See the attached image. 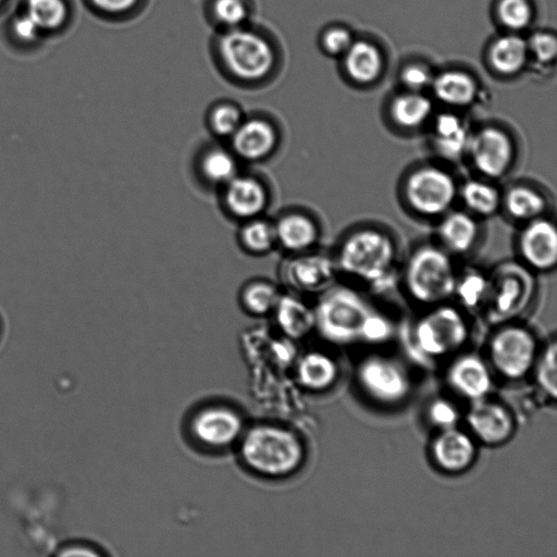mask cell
<instances>
[{
	"label": "cell",
	"mask_w": 557,
	"mask_h": 557,
	"mask_svg": "<svg viewBox=\"0 0 557 557\" xmlns=\"http://www.w3.org/2000/svg\"><path fill=\"white\" fill-rule=\"evenodd\" d=\"M99 13L111 18H129L137 14L146 0H88Z\"/></svg>",
	"instance_id": "39"
},
{
	"label": "cell",
	"mask_w": 557,
	"mask_h": 557,
	"mask_svg": "<svg viewBox=\"0 0 557 557\" xmlns=\"http://www.w3.org/2000/svg\"><path fill=\"white\" fill-rule=\"evenodd\" d=\"M488 356L500 376L510 381L520 380L534 368L537 357L535 337L523 326L506 325L492 336Z\"/></svg>",
	"instance_id": "7"
},
{
	"label": "cell",
	"mask_w": 557,
	"mask_h": 557,
	"mask_svg": "<svg viewBox=\"0 0 557 557\" xmlns=\"http://www.w3.org/2000/svg\"><path fill=\"white\" fill-rule=\"evenodd\" d=\"M535 380L541 391L555 399L557 396V345L550 342L536 357Z\"/></svg>",
	"instance_id": "37"
},
{
	"label": "cell",
	"mask_w": 557,
	"mask_h": 557,
	"mask_svg": "<svg viewBox=\"0 0 557 557\" xmlns=\"http://www.w3.org/2000/svg\"><path fill=\"white\" fill-rule=\"evenodd\" d=\"M529 281L513 269L502 270L494 285H490L487 295L491 318L498 321L518 313L527 302Z\"/></svg>",
	"instance_id": "15"
},
{
	"label": "cell",
	"mask_w": 557,
	"mask_h": 557,
	"mask_svg": "<svg viewBox=\"0 0 557 557\" xmlns=\"http://www.w3.org/2000/svg\"><path fill=\"white\" fill-rule=\"evenodd\" d=\"M426 416L430 422L440 430L456 426L458 421L457 408L447 399H434L428 410Z\"/></svg>",
	"instance_id": "41"
},
{
	"label": "cell",
	"mask_w": 557,
	"mask_h": 557,
	"mask_svg": "<svg viewBox=\"0 0 557 557\" xmlns=\"http://www.w3.org/2000/svg\"><path fill=\"white\" fill-rule=\"evenodd\" d=\"M466 422L471 434L488 446L506 443L515 431L511 412L503 404L485 397L473 401Z\"/></svg>",
	"instance_id": "11"
},
{
	"label": "cell",
	"mask_w": 557,
	"mask_h": 557,
	"mask_svg": "<svg viewBox=\"0 0 557 557\" xmlns=\"http://www.w3.org/2000/svg\"><path fill=\"white\" fill-rule=\"evenodd\" d=\"M244 247L255 253L269 251L276 243L274 225L259 219H250L240 231Z\"/></svg>",
	"instance_id": "35"
},
{
	"label": "cell",
	"mask_w": 557,
	"mask_h": 557,
	"mask_svg": "<svg viewBox=\"0 0 557 557\" xmlns=\"http://www.w3.org/2000/svg\"><path fill=\"white\" fill-rule=\"evenodd\" d=\"M523 260L533 269L550 270L557 262V231L555 224L542 218L529 221L519 237Z\"/></svg>",
	"instance_id": "13"
},
{
	"label": "cell",
	"mask_w": 557,
	"mask_h": 557,
	"mask_svg": "<svg viewBox=\"0 0 557 557\" xmlns=\"http://www.w3.org/2000/svg\"><path fill=\"white\" fill-rule=\"evenodd\" d=\"M278 327L290 338H301L314 329V311L301 299L280 296L273 310Z\"/></svg>",
	"instance_id": "21"
},
{
	"label": "cell",
	"mask_w": 557,
	"mask_h": 557,
	"mask_svg": "<svg viewBox=\"0 0 557 557\" xmlns=\"http://www.w3.org/2000/svg\"><path fill=\"white\" fill-rule=\"evenodd\" d=\"M224 186V203L234 216L250 220L264 210L268 195L258 180L236 175Z\"/></svg>",
	"instance_id": "19"
},
{
	"label": "cell",
	"mask_w": 557,
	"mask_h": 557,
	"mask_svg": "<svg viewBox=\"0 0 557 557\" xmlns=\"http://www.w3.org/2000/svg\"><path fill=\"white\" fill-rule=\"evenodd\" d=\"M498 13L505 25L515 29L524 27L531 18V9L527 0H502Z\"/></svg>",
	"instance_id": "40"
},
{
	"label": "cell",
	"mask_w": 557,
	"mask_h": 557,
	"mask_svg": "<svg viewBox=\"0 0 557 557\" xmlns=\"http://www.w3.org/2000/svg\"><path fill=\"white\" fill-rule=\"evenodd\" d=\"M432 111L431 101L419 94H405L395 98L391 107L394 122L404 128L423 124Z\"/></svg>",
	"instance_id": "29"
},
{
	"label": "cell",
	"mask_w": 557,
	"mask_h": 557,
	"mask_svg": "<svg viewBox=\"0 0 557 557\" xmlns=\"http://www.w3.org/2000/svg\"><path fill=\"white\" fill-rule=\"evenodd\" d=\"M286 282L305 293L329 289L335 276L334 263L320 255L299 256L290 260L284 270Z\"/></svg>",
	"instance_id": "16"
},
{
	"label": "cell",
	"mask_w": 557,
	"mask_h": 557,
	"mask_svg": "<svg viewBox=\"0 0 557 557\" xmlns=\"http://www.w3.org/2000/svg\"><path fill=\"white\" fill-rule=\"evenodd\" d=\"M479 228L475 220L466 212H451L440 225L443 244L453 252L469 251L476 242Z\"/></svg>",
	"instance_id": "24"
},
{
	"label": "cell",
	"mask_w": 557,
	"mask_h": 557,
	"mask_svg": "<svg viewBox=\"0 0 557 557\" xmlns=\"http://www.w3.org/2000/svg\"><path fill=\"white\" fill-rule=\"evenodd\" d=\"M235 153L245 160H261L274 150L277 135L272 123L264 119L243 120L231 136Z\"/></svg>",
	"instance_id": "18"
},
{
	"label": "cell",
	"mask_w": 557,
	"mask_h": 557,
	"mask_svg": "<svg viewBox=\"0 0 557 557\" xmlns=\"http://www.w3.org/2000/svg\"><path fill=\"white\" fill-rule=\"evenodd\" d=\"M475 84L471 77L460 72H446L434 82L436 97L450 106H467L475 96Z\"/></svg>",
	"instance_id": "28"
},
{
	"label": "cell",
	"mask_w": 557,
	"mask_h": 557,
	"mask_svg": "<svg viewBox=\"0 0 557 557\" xmlns=\"http://www.w3.org/2000/svg\"><path fill=\"white\" fill-rule=\"evenodd\" d=\"M24 12L41 33L60 28L67 18V5L64 0H26Z\"/></svg>",
	"instance_id": "33"
},
{
	"label": "cell",
	"mask_w": 557,
	"mask_h": 557,
	"mask_svg": "<svg viewBox=\"0 0 557 557\" xmlns=\"http://www.w3.org/2000/svg\"><path fill=\"white\" fill-rule=\"evenodd\" d=\"M243 121L240 109L232 102H218L209 112L212 131L222 137L232 136Z\"/></svg>",
	"instance_id": "38"
},
{
	"label": "cell",
	"mask_w": 557,
	"mask_h": 557,
	"mask_svg": "<svg viewBox=\"0 0 557 557\" xmlns=\"http://www.w3.org/2000/svg\"><path fill=\"white\" fill-rule=\"evenodd\" d=\"M467 151L474 168L491 178L506 174L515 156L510 136L495 126L483 127L470 135Z\"/></svg>",
	"instance_id": "10"
},
{
	"label": "cell",
	"mask_w": 557,
	"mask_h": 557,
	"mask_svg": "<svg viewBox=\"0 0 557 557\" xmlns=\"http://www.w3.org/2000/svg\"><path fill=\"white\" fill-rule=\"evenodd\" d=\"M11 29L14 36L24 42H33L42 34L35 22L24 11L14 17Z\"/></svg>",
	"instance_id": "43"
},
{
	"label": "cell",
	"mask_w": 557,
	"mask_h": 557,
	"mask_svg": "<svg viewBox=\"0 0 557 557\" xmlns=\"http://www.w3.org/2000/svg\"><path fill=\"white\" fill-rule=\"evenodd\" d=\"M356 375L363 392L381 404H398L410 393L411 382L406 369L396 360L382 355L364 358Z\"/></svg>",
	"instance_id": "9"
},
{
	"label": "cell",
	"mask_w": 557,
	"mask_h": 557,
	"mask_svg": "<svg viewBox=\"0 0 557 557\" xmlns=\"http://www.w3.org/2000/svg\"><path fill=\"white\" fill-rule=\"evenodd\" d=\"M469 137L461 120L455 114L443 113L437 116L433 141L442 157L450 160L460 158L467 151Z\"/></svg>",
	"instance_id": "23"
},
{
	"label": "cell",
	"mask_w": 557,
	"mask_h": 557,
	"mask_svg": "<svg viewBox=\"0 0 557 557\" xmlns=\"http://www.w3.org/2000/svg\"><path fill=\"white\" fill-rule=\"evenodd\" d=\"M240 416L224 406H210L196 413L191 432L202 444L225 447L234 443L243 432Z\"/></svg>",
	"instance_id": "12"
},
{
	"label": "cell",
	"mask_w": 557,
	"mask_h": 557,
	"mask_svg": "<svg viewBox=\"0 0 557 557\" xmlns=\"http://www.w3.org/2000/svg\"><path fill=\"white\" fill-rule=\"evenodd\" d=\"M457 195L454 177L445 170L425 165L407 177L405 183L406 199L416 212L435 216L446 212Z\"/></svg>",
	"instance_id": "8"
},
{
	"label": "cell",
	"mask_w": 557,
	"mask_h": 557,
	"mask_svg": "<svg viewBox=\"0 0 557 557\" xmlns=\"http://www.w3.org/2000/svg\"><path fill=\"white\" fill-rule=\"evenodd\" d=\"M461 197L469 210L484 216L494 214L502 203L497 188L478 180H470L463 184Z\"/></svg>",
	"instance_id": "30"
},
{
	"label": "cell",
	"mask_w": 557,
	"mask_h": 557,
	"mask_svg": "<svg viewBox=\"0 0 557 557\" xmlns=\"http://www.w3.org/2000/svg\"><path fill=\"white\" fill-rule=\"evenodd\" d=\"M469 336V327L460 311L441 305L422 317L414 329L418 349L431 358L448 356L459 350Z\"/></svg>",
	"instance_id": "6"
},
{
	"label": "cell",
	"mask_w": 557,
	"mask_h": 557,
	"mask_svg": "<svg viewBox=\"0 0 557 557\" xmlns=\"http://www.w3.org/2000/svg\"><path fill=\"white\" fill-rule=\"evenodd\" d=\"M3 0H0V3L2 2Z\"/></svg>",
	"instance_id": "49"
},
{
	"label": "cell",
	"mask_w": 557,
	"mask_h": 557,
	"mask_svg": "<svg viewBox=\"0 0 557 557\" xmlns=\"http://www.w3.org/2000/svg\"><path fill=\"white\" fill-rule=\"evenodd\" d=\"M211 49L221 73L242 85L268 82L281 64V50L275 38L250 23L216 32Z\"/></svg>",
	"instance_id": "1"
},
{
	"label": "cell",
	"mask_w": 557,
	"mask_h": 557,
	"mask_svg": "<svg viewBox=\"0 0 557 557\" xmlns=\"http://www.w3.org/2000/svg\"><path fill=\"white\" fill-rule=\"evenodd\" d=\"M457 275L448 255L428 245L418 248L406 267L410 296L422 305H440L454 295Z\"/></svg>",
	"instance_id": "5"
},
{
	"label": "cell",
	"mask_w": 557,
	"mask_h": 557,
	"mask_svg": "<svg viewBox=\"0 0 557 557\" xmlns=\"http://www.w3.org/2000/svg\"><path fill=\"white\" fill-rule=\"evenodd\" d=\"M448 384L459 395L478 400L484 398L492 387V377L486 363L476 355L457 358L447 371Z\"/></svg>",
	"instance_id": "17"
},
{
	"label": "cell",
	"mask_w": 557,
	"mask_h": 557,
	"mask_svg": "<svg viewBox=\"0 0 557 557\" xmlns=\"http://www.w3.org/2000/svg\"><path fill=\"white\" fill-rule=\"evenodd\" d=\"M490 283L478 272H469L457 277L454 294L469 309H479L487 299Z\"/></svg>",
	"instance_id": "36"
},
{
	"label": "cell",
	"mask_w": 557,
	"mask_h": 557,
	"mask_svg": "<svg viewBox=\"0 0 557 557\" xmlns=\"http://www.w3.org/2000/svg\"><path fill=\"white\" fill-rule=\"evenodd\" d=\"M276 243L293 252H302L314 245L318 227L311 218L302 213H288L274 225Z\"/></svg>",
	"instance_id": "20"
},
{
	"label": "cell",
	"mask_w": 557,
	"mask_h": 557,
	"mask_svg": "<svg viewBox=\"0 0 557 557\" xmlns=\"http://www.w3.org/2000/svg\"><path fill=\"white\" fill-rule=\"evenodd\" d=\"M280 296L277 288L273 284L253 282L244 288L242 300L249 312L265 314L274 310Z\"/></svg>",
	"instance_id": "34"
},
{
	"label": "cell",
	"mask_w": 557,
	"mask_h": 557,
	"mask_svg": "<svg viewBox=\"0 0 557 557\" xmlns=\"http://www.w3.org/2000/svg\"><path fill=\"white\" fill-rule=\"evenodd\" d=\"M252 0H206L208 22L216 32L233 29L250 23Z\"/></svg>",
	"instance_id": "25"
},
{
	"label": "cell",
	"mask_w": 557,
	"mask_h": 557,
	"mask_svg": "<svg viewBox=\"0 0 557 557\" xmlns=\"http://www.w3.org/2000/svg\"><path fill=\"white\" fill-rule=\"evenodd\" d=\"M527 51L528 47L523 39L517 36H506L494 44L491 59L499 72L511 74L523 65Z\"/></svg>",
	"instance_id": "32"
},
{
	"label": "cell",
	"mask_w": 557,
	"mask_h": 557,
	"mask_svg": "<svg viewBox=\"0 0 557 557\" xmlns=\"http://www.w3.org/2000/svg\"><path fill=\"white\" fill-rule=\"evenodd\" d=\"M297 379L307 389L321 392L330 388L337 379L336 362L326 354L310 351L297 364Z\"/></svg>",
	"instance_id": "22"
},
{
	"label": "cell",
	"mask_w": 557,
	"mask_h": 557,
	"mask_svg": "<svg viewBox=\"0 0 557 557\" xmlns=\"http://www.w3.org/2000/svg\"><path fill=\"white\" fill-rule=\"evenodd\" d=\"M435 465L443 471L459 473L473 463L476 456L474 440L456 426L441 430L431 444Z\"/></svg>",
	"instance_id": "14"
},
{
	"label": "cell",
	"mask_w": 557,
	"mask_h": 557,
	"mask_svg": "<svg viewBox=\"0 0 557 557\" xmlns=\"http://www.w3.org/2000/svg\"><path fill=\"white\" fill-rule=\"evenodd\" d=\"M346 52L347 71L355 81L369 83L379 75L382 60L375 47L359 41L351 45Z\"/></svg>",
	"instance_id": "27"
},
{
	"label": "cell",
	"mask_w": 557,
	"mask_h": 557,
	"mask_svg": "<svg viewBox=\"0 0 557 557\" xmlns=\"http://www.w3.org/2000/svg\"><path fill=\"white\" fill-rule=\"evenodd\" d=\"M403 79L408 87L412 89H420L429 83L430 74L425 69L420 66H410L405 70Z\"/></svg>",
	"instance_id": "46"
},
{
	"label": "cell",
	"mask_w": 557,
	"mask_h": 557,
	"mask_svg": "<svg viewBox=\"0 0 557 557\" xmlns=\"http://www.w3.org/2000/svg\"><path fill=\"white\" fill-rule=\"evenodd\" d=\"M395 257V245L387 234L362 228L343 242L337 262L345 274L379 287L391 276Z\"/></svg>",
	"instance_id": "3"
},
{
	"label": "cell",
	"mask_w": 557,
	"mask_h": 557,
	"mask_svg": "<svg viewBox=\"0 0 557 557\" xmlns=\"http://www.w3.org/2000/svg\"><path fill=\"white\" fill-rule=\"evenodd\" d=\"M530 47L536 58L543 62L552 60L557 50L555 38L548 34L534 35L530 40Z\"/></svg>",
	"instance_id": "45"
},
{
	"label": "cell",
	"mask_w": 557,
	"mask_h": 557,
	"mask_svg": "<svg viewBox=\"0 0 557 557\" xmlns=\"http://www.w3.org/2000/svg\"><path fill=\"white\" fill-rule=\"evenodd\" d=\"M391 321L383 314L372 311L366 321L362 339L367 343H382L392 336Z\"/></svg>",
	"instance_id": "42"
},
{
	"label": "cell",
	"mask_w": 557,
	"mask_h": 557,
	"mask_svg": "<svg viewBox=\"0 0 557 557\" xmlns=\"http://www.w3.org/2000/svg\"><path fill=\"white\" fill-rule=\"evenodd\" d=\"M240 455L252 471L265 476H284L301 466L305 450L299 437L290 430L261 424L243 435Z\"/></svg>",
	"instance_id": "2"
},
{
	"label": "cell",
	"mask_w": 557,
	"mask_h": 557,
	"mask_svg": "<svg viewBox=\"0 0 557 557\" xmlns=\"http://www.w3.org/2000/svg\"><path fill=\"white\" fill-rule=\"evenodd\" d=\"M1 332H2V322H1V319H0V336H1Z\"/></svg>",
	"instance_id": "48"
},
{
	"label": "cell",
	"mask_w": 557,
	"mask_h": 557,
	"mask_svg": "<svg viewBox=\"0 0 557 557\" xmlns=\"http://www.w3.org/2000/svg\"><path fill=\"white\" fill-rule=\"evenodd\" d=\"M506 211L516 220L532 221L541 218L546 209L545 198L535 189L517 185L505 195Z\"/></svg>",
	"instance_id": "26"
},
{
	"label": "cell",
	"mask_w": 557,
	"mask_h": 557,
	"mask_svg": "<svg viewBox=\"0 0 557 557\" xmlns=\"http://www.w3.org/2000/svg\"><path fill=\"white\" fill-rule=\"evenodd\" d=\"M200 172L211 184L225 185L237 175L235 157L223 148H211L200 159Z\"/></svg>",
	"instance_id": "31"
},
{
	"label": "cell",
	"mask_w": 557,
	"mask_h": 557,
	"mask_svg": "<svg viewBox=\"0 0 557 557\" xmlns=\"http://www.w3.org/2000/svg\"><path fill=\"white\" fill-rule=\"evenodd\" d=\"M314 311V329L327 342L349 344L362 339L364 324L373 311L354 289L325 290Z\"/></svg>",
	"instance_id": "4"
},
{
	"label": "cell",
	"mask_w": 557,
	"mask_h": 557,
	"mask_svg": "<svg viewBox=\"0 0 557 557\" xmlns=\"http://www.w3.org/2000/svg\"><path fill=\"white\" fill-rule=\"evenodd\" d=\"M60 556H97L95 549L81 543H65L58 549Z\"/></svg>",
	"instance_id": "47"
},
{
	"label": "cell",
	"mask_w": 557,
	"mask_h": 557,
	"mask_svg": "<svg viewBox=\"0 0 557 557\" xmlns=\"http://www.w3.org/2000/svg\"><path fill=\"white\" fill-rule=\"evenodd\" d=\"M322 46L329 53H343L351 46V38L345 29L331 28L323 34Z\"/></svg>",
	"instance_id": "44"
}]
</instances>
